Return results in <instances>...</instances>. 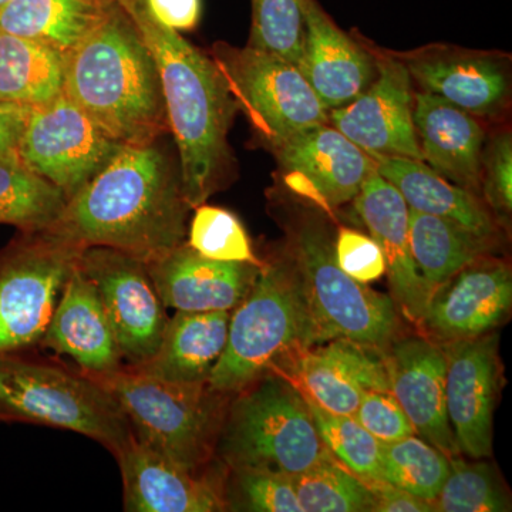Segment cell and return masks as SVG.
Listing matches in <instances>:
<instances>
[{
    "label": "cell",
    "instance_id": "41",
    "mask_svg": "<svg viewBox=\"0 0 512 512\" xmlns=\"http://www.w3.org/2000/svg\"><path fill=\"white\" fill-rule=\"evenodd\" d=\"M355 419L380 443H394L416 434L392 392H367Z\"/></svg>",
    "mask_w": 512,
    "mask_h": 512
},
{
    "label": "cell",
    "instance_id": "39",
    "mask_svg": "<svg viewBox=\"0 0 512 512\" xmlns=\"http://www.w3.org/2000/svg\"><path fill=\"white\" fill-rule=\"evenodd\" d=\"M481 191L488 207L507 217L512 210V141L508 131H501L483 150Z\"/></svg>",
    "mask_w": 512,
    "mask_h": 512
},
{
    "label": "cell",
    "instance_id": "45",
    "mask_svg": "<svg viewBox=\"0 0 512 512\" xmlns=\"http://www.w3.org/2000/svg\"><path fill=\"white\" fill-rule=\"evenodd\" d=\"M8 2L9 0H0V8H2V6H5Z\"/></svg>",
    "mask_w": 512,
    "mask_h": 512
},
{
    "label": "cell",
    "instance_id": "1",
    "mask_svg": "<svg viewBox=\"0 0 512 512\" xmlns=\"http://www.w3.org/2000/svg\"><path fill=\"white\" fill-rule=\"evenodd\" d=\"M190 211L180 163L158 140L121 148L67 201L52 231L82 247L119 249L147 264L187 241Z\"/></svg>",
    "mask_w": 512,
    "mask_h": 512
},
{
    "label": "cell",
    "instance_id": "35",
    "mask_svg": "<svg viewBox=\"0 0 512 512\" xmlns=\"http://www.w3.org/2000/svg\"><path fill=\"white\" fill-rule=\"evenodd\" d=\"M433 507L440 512H505L511 503L493 466L456 456L450 457V471Z\"/></svg>",
    "mask_w": 512,
    "mask_h": 512
},
{
    "label": "cell",
    "instance_id": "28",
    "mask_svg": "<svg viewBox=\"0 0 512 512\" xmlns=\"http://www.w3.org/2000/svg\"><path fill=\"white\" fill-rule=\"evenodd\" d=\"M107 0H9L0 8V32L69 53L106 16Z\"/></svg>",
    "mask_w": 512,
    "mask_h": 512
},
{
    "label": "cell",
    "instance_id": "12",
    "mask_svg": "<svg viewBox=\"0 0 512 512\" xmlns=\"http://www.w3.org/2000/svg\"><path fill=\"white\" fill-rule=\"evenodd\" d=\"M77 265L99 293L124 366L151 359L170 318L146 262L119 249L94 245L83 247Z\"/></svg>",
    "mask_w": 512,
    "mask_h": 512
},
{
    "label": "cell",
    "instance_id": "20",
    "mask_svg": "<svg viewBox=\"0 0 512 512\" xmlns=\"http://www.w3.org/2000/svg\"><path fill=\"white\" fill-rule=\"evenodd\" d=\"M261 264L205 258L187 244L147 262L165 308L180 312L234 311L254 285Z\"/></svg>",
    "mask_w": 512,
    "mask_h": 512
},
{
    "label": "cell",
    "instance_id": "11",
    "mask_svg": "<svg viewBox=\"0 0 512 512\" xmlns=\"http://www.w3.org/2000/svg\"><path fill=\"white\" fill-rule=\"evenodd\" d=\"M124 146L62 94L30 111L18 154L30 170L59 188L69 201Z\"/></svg>",
    "mask_w": 512,
    "mask_h": 512
},
{
    "label": "cell",
    "instance_id": "34",
    "mask_svg": "<svg viewBox=\"0 0 512 512\" xmlns=\"http://www.w3.org/2000/svg\"><path fill=\"white\" fill-rule=\"evenodd\" d=\"M303 512L372 511L369 484L330 457L293 477Z\"/></svg>",
    "mask_w": 512,
    "mask_h": 512
},
{
    "label": "cell",
    "instance_id": "16",
    "mask_svg": "<svg viewBox=\"0 0 512 512\" xmlns=\"http://www.w3.org/2000/svg\"><path fill=\"white\" fill-rule=\"evenodd\" d=\"M286 187L325 210L355 200L375 161L330 124L313 127L272 151Z\"/></svg>",
    "mask_w": 512,
    "mask_h": 512
},
{
    "label": "cell",
    "instance_id": "3",
    "mask_svg": "<svg viewBox=\"0 0 512 512\" xmlns=\"http://www.w3.org/2000/svg\"><path fill=\"white\" fill-rule=\"evenodd\" d=\"M63 94L126 146L154 143L170 131L156 59L119 2L66 53Z\"/></svg>",
    "mask_w": 512,
    "mask_h": 512
},
{
    "label": "cell",
    "instance_id": "26",
    "mask_svg": "<svg viewBox=\"0 0 512 512\" xmlns=\"http://www.w3.org/2000/svg\"><path fill=\"white\" fill-rule=\"evenodd\" d=\"M231 312H180L168 319L151 359L127 366L143 375L178 383H204L227 345Z\"/></svg>",
    "mask_w": 512,
    "mask_h": 512
},
{
    "label": "cell",
    "instance_id": "24",
    "mask_svg": "<svg viewBox=\"0 0 512 512\" xmlns=\"http://www.w3.org/2000/svg\"><path fill=\"white\" fill-rule=\"evenodd\" d=\"M40 348L70 357L84 372H111L124 366L99 293L77 264L63 286Z\"/></svg>",
    "mask_w": 512,
    "mask_h": 512
},
{
    "label": "cell",
    "instance_id": "44",
    "mask_svg": "<svg viewBox=\"0 0 512 512\" xmlns=\"http://www.w3.org/2000/svg\"><path fill=\"white\" fill-rule=\"evenodd\" d=\"M30 111L23 104L0 100V157L18 154Z\"/></svg>",
    "mask_w": 512,
    "mask_h": 512
},
{
    "label": "cell",
    "instance_id": "4",
    "mask_svg": "<svg viewBox=\"0 0 512 512\" xmlns=\"http://www.w3.org/2000/svg\"><path fill=\"white\" fill-rule=\"evenodd\" d=\"M312 346L301 278L291 252H285L262 262L254 285L231 313L227 345L208 383L218 392H241Z\"/></svg>",
    "mask_w": 512,
    "mask_h": 512
},
{
    "label": "cell",
    "instance_id": "30",
    "mask_svg": "<svg viewBox=\"0 0 512 512\" xmlns=\"http://www.w3.org/2000/svg\"><path fill=\"white\" fill-rule=\"evenodd\" d=\"M410 248L414 264L429 293L464 266L488 255L494 242L456 222L409 208Z\"/></svg>",
    "mask_w": 512,
    "mask_h": 512
},
{
    "label": "cell",
    "instance_id": "21",
    "mask_svg": "<svg viewBox=\"0 0 512 512\" xmlns=\"http://www.w3.org/2000/svg\"><path fill=\"white\" fill-rule=\"evenodd\" d=\"M412 80L471 116H498L510 99V76L495 56L429 47L402 57Z\"/></svg>",
    "mask_w": 512,
    "mask_h": 512
},
{
    "label": "cell",
    "instance_id": "10",
    "mask_svg": "<svg viewBox=\"0 0 512 512\" xmlns=\"http://www.w3.org/2000/svg\"><path fill=\"white\" fill-rule=\"evenodd\" d=\"M211 57L229 92L254 127L256 136L274 151L292 137L329 124L320 103L295 64L255 49L215 43Z\"/></svg>",
    "mask_w": 512,
    "mask_h": 512
},
{
    "label": "cell",
    "instance_id": "29",
    "mask_svg": "<svg viewBox=\"0 0 512 512\" xmlns=\"http://www.w3.org/2000/svg\"><path fill=\"white\" fill-rule=\"evenodd\" d=\"M66 55L53 47L0 32V100L30 109L59 99Z\"/></svg>",
    "mask_w": 512,
    "mask_h": 512
},
{
    "label": "cell",
    "instance_id": "36",
    "mask_svg": "<svg viewBox=\"0 0 512 512\" xmlns=\"http://www.w3.org/2000/svg\"><path fill=\"white\" fill-rule=\"evenodd\" d=\"M249 45L298 62L306 35L305 0H251Z\"/></svg>",
    "mask_w": 512,
    "mask_h": 512
},
{
    "label": "cell",
    "instance_id": "15",
    "mask_svg": "<svg viewBox=\"0 0 512 512\" xmlns=\"http://www.w3.org/2000/svg\"><path fill=\"white\" fill-rule=\"evenodd\" d=\"M446 356V406L460 453L474 460L491 456L493 417L501 386L494 335L440 343Z\"/></svg>",
    "mask_w": 512,
    "mask_h": 512
},
{
    "label": "cell",
    "instance_id": "32",
    "mask_svg": "<svg viewBox=\"0 0 512 512\" xmlns=\"http://www.w3.org/2000/svg\"><path fill=\"white\" fill-rule=\"evenodd\" d=\"M450 471V457L420 437L382 443V481L433 504Z\"/></svg>",
    "mask_w": 512,
    "mask_h": 512
},
{
    "label": "cell",
    "instance_id": "23",
    "mask_svg": "<svg viewBox=\"0 0 512 512\" xmlns=\"http://www.w3.org/2000/svg\"><path fill=\"white\" fill-rule=\"evenodd\" d=\"M355 208L382 248L394 303L412 322H419L430 293L417 271L410 248L409 205L394 185L373 171L355 197Z\"/></svg>",
    "mask_w": 512,
    "mask_h": 512
},
{
    "label": "cell",
    "instance_id": "14",
    "mask_svg": "<svg viewBox=\"0 0 512 512\" xmlns=\"http://www.w3.org/2000/svg\"><path fill=\"white\" fill-rule=\"evenodd\" d=\"M511 305L510 266L484 255L430 293L417 323L437 343L476 339L500 326Z\"/></svg>",
    "mask_w": 512,
    "mask_h": 512
},
{
    "label": "cell",
    "instance_id": "22",
    "mask_svg": "<svg viewBox=\"0 0 512 512\" xmlns=\"http://www.w3.org/2000/svg\"><path fill=\"white\" fill-rule=\"evenodd\" d=\"M305 18V42L295 66L326 110L339 109L375 82V55L340 30L316 0H305Z\"/></svg>",
    "mask_w": 512,
    "mask_h": 512
},
{
    "label": "cell",
    "instance_id": "9",
    "mask_svg": "<svg viewBox=\"0 0 512 512\" xmlns=\"http://www.w3.org/2000/svg\"><path fill=\"white\" fill-rule=\"evenodd\" d=\"M82 249L52 229L19 231L0 248V356L40 348Z\"/></svg>",
    "mask_w": 512,
    "mask_h": 512
},
{
    "label": "cell",
    "instance_id": "43",
    "mask_svg": "<svg viewBox=\"0 0 512 512\" xmlns=\"http://www.w3.org/2000/svg\"><path fill=\"white\" fill-rule=\"evenodd\" d=\"M373 494L372 512H433V504L392 484L367 483Z\"/></svg>",
    "mask_w": 512,
    "mask_h": 512
},
{
    "label": "cell",
    "instance_id": "7",
    "mask_svg": "<svg viewBox=\"0 0 512 512\" xmlns=\"http://www.w3.org/2000/svg\"><path fill=\"white\" fill-rule=\"evenodd\" d=\"M0 423L74 431L113 456L133 437L120 403L92 375L29 353L0 356Z\"/></svg>",
    "mask_w": 512,
    "mask_h": 512
},
{
    "label": "cell",
    "instance_id": "46",
    "mask_svg": "<svg viewBox=\"0 0 512 512\" xmlns=\"http://www.w3.org/2000/svg\"><path fill=\"white\" fill-rule=\"evenodd\" d=\"M107 2H117V0H107Z\"/></svg>",
    "mask_w": 512,
    "mask_h": 512
},
{
    "label": "cell",
    "instance_id": "38",
    "mask_svg": "<svg viewBox=\"0 0 512 512\" xmlns=\"http://www.w3.org/2000/svg\"><path fill=\"white\" fill-rule=\"evenodd\" d=\"M225 500L228 510L303 512L292 478L264 471L228 470Z\"/></svg>",
    "mask_w": 512,
    "mask_h": 512
},
{
    "label": "cell",
    "instance_id": "18",
    "mask_svg": "<svg viewBox=\"0 0 512 512\" xmlns=\"http://www.w3.org/2000/svg\"><path fill=\"white\" fill-rule=\"evenodd\" d=\"M128 512L225 511V481L194 473L141 443L136 436L116 454Z\"/></svg>",
    "mask_w": 512,
    "mask_h": 512
},
{
    "label": "cell",
    "instance_id": "27",
    "mask_svg": "<svg viewBox=\"0 0 512 512\" xmlns=\"http://www.w3.org/2000/svg\"><path fill=\"white\" fill-rule=\"evenodd\" d=\"M376 171L397 188L414 211L456 222L477 237L495 242L497 225L487 205L473 192L451 184L423 161L370 156Z\"/></svg>",
    "mask_w": 512,
    "mask_h": 512
},
{
    "label": "cell",
    "instance_id": "17",
    "mask_svg": "<svg viewBox=\"0 0 512 512\" xmlns=\"http://www.w3.org/2000/svg\"><path fill=\"white\" fill-rule=\"evenodd\" d=\"M390 392L417 436L447 457L458 450L446 406V356L429 338H397L383 350Z\"/></svg>",
    "mask_w": 512,
    "mask_h": 512
},
{
    "label": "cell",
    "instance_id": "25",
    "mask_svg": "<svg viewBox=\"0 0 512 512\" xmlns=\"http://www.w3.org/2000/svg\"><path fill=\"white\" fill-rule=\"evenodd\" d=\"M413 123L424 163L451 184L478 195L485 136L474 116L421 92L414 96Z\"/></svg>",
    "mask_w": 512,
    "mask_h": 512
},
{
    "label": "cell",
    "instance_id": "13",
    "mask_svg": "<svg viewBox=\"0 0 512 512\" xmlns=\"http://www.w3.org/2000/svg\"><path fill=\"white\" fill-rule=\"evenodd\" d=\"M375 59V82L352 103L329 110V124L369 156L423 161L413 123L412 77L396 57L379 53Z\"/></svg>",
    "mask_w": 512,
    "mask_h": 512
},
{
    "label": "cell",
    "instance_id": "31",
    "mask_svg": "<svg viewBox=\"0 0 512 512\" xmlns=\"http://www.w3.org/2000/svg\"><path fill=\"white\" fill-rule=\"evenodd\" d=\"M66 204L63 192L30 170L19 154L0 157V224L46 231L55 227Z\"/></svg>",
    "mask_w": 512,
    "mask_h": 512
},
{
    "label": "cell",
    "instance_id": "40",
    "mask_svg": "<svg viewBox=\"0 0 512 512\" xmlns=\"http://www.w3.org/2000/svg\"><path fill=\"white\" fill-rule=\"evenodd\" d=\"M336 264L360 284H370L387 272L382 248L372 237L355 229L340 228L333 242Z\"/></svg>",
    "mask_w": 512,
    "mask_h": 512
},
{
    "label": "cell",
    "instance_id": "5",
    "mask_svg": "<svg viewBox=\"0 0 512 512\" xmlns=\"http://www.w3.org/2000/svg\"><path fill=\"white\" fill-rule=\"evenodd\" d=\"M217 457L228 470L293 478L332 456L301 389L276 372L232 394Z\"/></svg>",
    "mask_w": 512,
    "mask_h": 512
},
{
    "label": "cell",
    "instance_id": "6",
    "mask_svg": "<svg viewBox=\"0 0 512 512\" xmlns=\"http://www.w3.org/2000/svg\"><path fill=\"white\" fill-rule=\"evenodd\" d=\"M87 373L116 397L137 440L187 470L207 471L232 394L208 382H168L127 366Z\"/></svg>",
    "mask_w": 512,
    "mask_h": 512
},
{
    "label": "cell",
    "instance_id": "2",
    "mask_svg": "<svg viewBox=\"0 0 512 512\" xmlns=\"http://www.w3.org/2000/svg\"><path fill=\"white\" fill-rule=\"evenodd\" d=\"M117 2L130 13L156 59L185 200L195 210L231 175L234 158L228 133L237 103L212 57L158 22L146 0Z\"/></svg>",
    "mask_w": 512,
    "mask_h": 512
},
{
    "label": "cell",
    "instance_id": "33",
    "mask_svg": "<svg viewBox=\"0 0 512 512\" xmlns=\"http://www.w3.org/2000/svg\"><path fill=\"white\" fill-rule=\"evenodd\" d=\"M302 392V390H301ZM303 393V392H302ZM305 396L323 446L339 464L366 483L382 481V443L350 416L330 413Z\"/></svg>",
    "mask_w": 512,
    "mask_h": 512
},
{
    "label": "cell",
    "instance_id": "8",
    "mask_svg": "<svg viewBox=\"0 0 512 512\" xmlns=\"http://www.w3.org/2000/svg\"><path fill=\"white\" fill-rule=\"evenodd\" d=\"M289 252L301 278L313 346L345 339L384 350L399 338L402 322L396 303L339 268L323 218L302 215L292 227Z\"/></svg>",
    "mask_w": 512,
    "mask_h": 512
},
{
    "label": "cell",
    "instance_id": "37",
    "mask_svg": "<svg viewBox=\"0 0 512 512\" xmlns=\"http://www.w3.org/2000/svg\"><path fill=\"white\" fill-rule=\"evenodd\" d=\"M187 235V244L205 258L262 264L254 254L244 225L237 215L224 208L205 204L195 208Z\"/></svg>",
    "mask_w": 512,
    "mask_h": 512
},
{
    "label": "cell",
    "instance_id": "42",
    "mask_svg": "<svg viewBox=\"0 0 512 512\" xmlns=\"http://www.w3.org/2000/svg\"><path fill=\"white\" fill-rule=\"evenodd\" d=\"M151 15L175 32H190L201 19V0H146Z\"/></svg>",
    "mask_w": 512,
    "mask_h": 512
},
{
    "label": "cell",
    "instance_id": "19",
    "mask_svg": "<svg viewBox=\"0 0 512 512\" xmlns=\"http://www.w3.org/2000/svg\"><path fill=\"white\" fill-rule=\"evenodd\" d=\"M292 382L330 413L355 417L367 392H390L383 350L333 339L293 355Z\"/></svg>",
    "mask_w": 512,
    "mask_h": 512
}]
</instances>
